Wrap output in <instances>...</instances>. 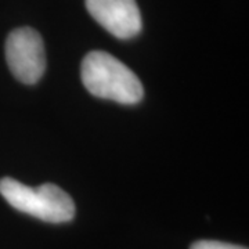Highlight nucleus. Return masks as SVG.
Wrapping results in <instances>:
<instances>
[{
	"label": "nucleus",
	"mask_w": 249,
	"mask_h": 249,
	"mask_svg": "<svg viewBox=\"0 0 249 249\" xmlns=\"http://www.w3.org/2000/svg\"><path fill=\"white\" fill-rule=\"evenodd\" d=\"M80 76L93 96L132 106L142 101L144 89L130 68L106 52H90L85 55Z\"/></svg>",
	"instance_id": "1"
},
{
	"label": "nucleus",
	"mask_w": 249,
	"mask_h": 249,
	"mask_svg": "<svg viewBox=\"0 0 249 249\" xmlns=\"http://www.w3.org/2000/svg\"><path fill=\"white\" fill-rule=\"evenodd\" d=\"M0 194L13 208L43 222L65 223L75 216V204L55 184L29 187L11 178L0 180Z\"/></svg>",
	"instance_id": "2"
},
{
	"label": "nucleus",
	"mask_w": 249,
	"mask_h": 249,
	"mask_svg": "<svg viewBox=\"0 0 249 249\" xmlns=\"http://www.w3.org/2000/svg\"><path fill=\"white\" fill-rule=\"evenodd\" d=\"M6 60L11 73L25 85H35L46 71L43 39L29 27L17 28L6 40Z\"/></svg>",
	"instance_id": "3"
},
{
	"label": "nucleus",
	"mask_w": 249,
	"mask_h": 249,
	"mask_svg": "<svg viewBox=\"0 0 249 249\" xmlns=\"http://www.w3.org/2000/svg\"><path fill=\"white\" fill-rule=\"evenodd\" d=\"M86 9L118 39H132L142 31V13L136 0H86Z\"/></svg>",
	"instance_id": "4"
},
{
	"label": "nucleus",
	"mask_w": 249,
	"mask_h": 249,
	"mask_svg": "<svg viewBox=\"0 0 249 249\" xmlns=\"http://www.w3.org/2000/svg\"><path fill=\"white\" fill-rule=\"evenodd\" d=\"M190 249H248L241 245H234V244H227V242H220V241H196L191 245Z\"/></svg>",
	"instance_id": "5"
}]
</instances>
